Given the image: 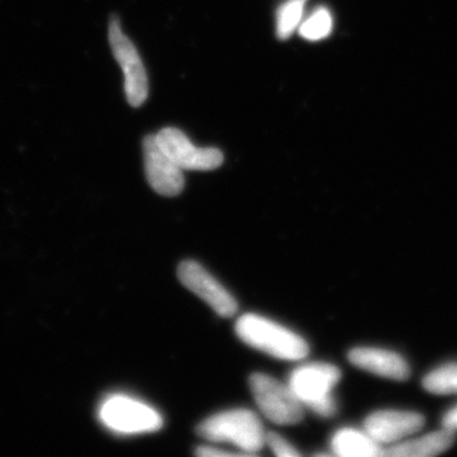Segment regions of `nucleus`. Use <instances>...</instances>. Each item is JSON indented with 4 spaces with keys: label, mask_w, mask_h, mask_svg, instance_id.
Listing matches in <instances>:
<instances>
[{
    "label": "nucleus",
    "mask_w": 457,
    "mask_h": 457,
    "mask_svg": "<svg viewBox=\"0 0 457 457\" xmlns=\"http://www.w3.org/2000/svg\"><path fill=\"white\" fill-rule=\"evenodd\" d=\"M236 332L246 345L276 359L297 361L309 353L308 343L302 337L260 315L245 314L237 319Z\"/></svg>",
    "instance_id": "nucleus-1"
},
{
    "label": "nucleus",
    "mask_w": 457,
    "mask_h": 457,
    "mask_svg": "<svg viewBox=\"0 0 457 457\" xmlns=\"http://www.w3.org/2000/svg\"><path fill=\"white\" fill-rule=\"evenodd\" d=\"M196 432L209 441L231 442L251 455L266 444L260 418L248 409H233L209 417L197 426Z\"/></svg>",
    "instance_id": "nucleus-2"
},
{
    "label": "nucleus",
    "mask_w": 457,
    "mask_h": 457,
    "mask_svg": "<svg viewBox=\"0 0 457 457\" xmlns=\"http://www.w3.org/2000/svg\"><path fill=\"white\" fill-rule=\"evenodd\" d=\"M341 371L329 363H306L294 370L288 386L306 407L321 417H332L337 407L332 390Z\"/></svg>",
    "instance_id": "nucleus-3"
},
{
    "label": "nucleus",
    "mask_w": 457,
    "mask_h": 457,
    "mask_svg": "<svg viewBox=\"0 0 457 457\" xmlns=\"http://www.w3.org/2000/svg\"><path fill=\"white\" fill-rule=\"evenodd\" d=\"M252 393L262 413L278 425L302 422L303 404L290 386L269 375L253 374L249 378Z\"/></svg>",
    "instance_id": "nucleus-4"
},
{
    "label": "nucleus",
    "mask_w": 457,
    "mask_h": 457,
    "mask_svg": "<svg viewBox=\"0 0 457 457\" xmlns=\"http://www.w3.org/2000/svg\"><path fill=\"white\" fill-rule=\"evenodd\" d=\"M108 40L116 62L121 66L125 77V93L132 107L143 106L149 95V82L145 66L135 45L123 33L120 21L116 17L111 20L108 27Z\"/></svg>",
    "instance_id": "nucleus-5"
},
{
    "label": "nucleus",
    "mask_w": 457,
    "mask_h": 457,
    "mask_svg": "<svg viewBox=\"0 0 457 457\" xmlns=\"http://www.w3.org/2000/svg\"><path fill=\"white\" fill-rule=\"evenodd\" d=\"M99 417L107 428L122 435L154 432L163 425L161 414L154 408L121 395L104 400Z\"/></svg>",
    "instance_id": "nucleus-6"
},
{
    "label": "nucleus",
    "mask_w": 457,
    "mask_h": 457,
    "mask_svg": "<svg viewBox=\"0 0 457 457\" xmlns=\"http://www.w3.org/2000/svg\"><path fill=\"white\" fill-rule=\"evenodd\" d=\"M159 145L183 170H213L220 167L224 155L215 147H197L185 132L165 128L155 135Z\"/></svg>",
    "instance_id": "nucleus-7"
},
{
    "label": "nucleus",
    "mask_w": 457,
    "mask_h": 457,
    "mask_svg": "<svg viewBox=\"0 0 457 457\" xmlns=\"http://www.w3.org/2000/svg\"><path fill=\"white\" fill-rule=\"evenodd\" d=\"M177 273L182 285L196 294L204 303H209L220 317L230 318L237 314L236 299L200 263L195 261H183Z\"/></svg>",
    "instance_id": "nucleus-8"
},
{
    "label": "nucleus",
    "mask_w": 457,
    "mask_h": 457,
    "mask_svg": "<svg viewBox=\"0 0 457 457\" xmlns=\"http://www.w3.org/2000/svg\"><path fill=\"white\" fill-rule=\"evenodd\" d=\"M143 149L150 187L162 196L173 197L179 195L185 188L183 170L162 149L155 135H147L144 139Z\"/></svg>",
    "instance_id": "nucleus-9"
},
{
    "label": "nucleus",
    "mask_w": 457,
    "mask_h": 457,
    "mask_svg": "<svg viewBox=\"0 0 457 457\" xmlns=\"http://www.w3.org/2000/svg\"><path fill=\"white\" fill-rule=\"evenodd\" d=\"M425 418L416 411H375L365 420V432L378 444H392L420 431Z\"/></svg>",
    "instance_id": "nucleus-10"
},
{
    "label": "nucleus",
    "mask_w": 457,
    "mask_h": 457,
    "mask_svg": "<svg viewBox=\"0 0 457 457\" xmlns=\"http://www.w3.org/2000/svg\"><path fill=\"white\" fill-rule=\"evenodd\" d=\"M348 360L356 368L366 370L372 374L393 378V380H407L409 378L408 363L395 352L380 350V348H353L348 353Z\"/></svg>",
    "instance_id": "nucleus-11"
},
{
    "label": "nucleus",
    "mask_w": 457,
    "mask_h": 457,
    "mask_svg": "<svg viewBox=\"0 0 457 457\" xmlns=\"http://www.w3.org/2000/svg\"><path fill=\"white\" fill-rule=\"evenodd\" d=\"M453 440H455L453 431L444 428L441 431L428 433L417 440L402 442L396 446L390 447L389 450H384L383 456L428 457L440 455L453 446Z\"/></svg>",
    "instance_id": "nucleus-12"
},
{
    "label": "nucleus",
    "mask_w": 457,
    "mask_h": 457,
    "mask_svg": "<svg viewBox=\"0 0 457 457\" xmlns=\"http://www.w3.org/2000/svg\"><path fill=\"white\" fill-rule=\"evenodd\" d=\"M336 455L343 457H375L383 456L384 450L380 444L366 432L357 429L343 428L336 433L332 440Z\"/></svg>",
    "instance_id": "nucleus-13"
},
{
    "label": "nucleus",
    "mask_w": 457,
    "mask_h": 457,
    "mask_svg": "<svg viewBox=\"0 0 457 457\" xmlns=\"http://www.w3.org/2000/svg\"><path fill=\"white\" fill-rule=\"evenodd\" d=\"M306 0H288L279 7L276 33L279 40H287L299 26L303 14Z\"/></svg>",
    "instance_id": "nucleus-14"
},
{
    "label": "nucleus",
    "mask_w": 457,
    "mask_h": 457,
    "mask_svg": "<svg viewBox=\"0 0 457 457\" xmlns=\"http://www.w3.org/2000/svg\"><path fill=\"white\" fill-rule=\"evenodd\" d=\"M423 386L433 394L457 393V363L436 369L426 376Z\"/></svg>",
    "instance_id": "nucleus-15"
},
{
    "label": "nucleus",
    "mask_w": 457,
    "mask_h": 457,
    "mask_svg": "<svg viewBox=\"0 0 457 457\" xmlns=\"http://www.w3.org/2000/svg\"><path fill=\"white\" fill-rule=\"evenodd\" d=\"M332 14L326 8L318 9L300 26V35L305 40L319 41L328 37L332 32Z\"/></svg>",
    "instance_id": "nucleus-16"
},
{
    "label": "nucleus",
    "mask_w": 457,
    "mask_h": 457,
    "mask_svg": "<svg viewBox=\"0 0 457 457\" xmlns=\"http://www.w3.org/2000/svg\"><path fill=\"white\" fill-rule=\"evenodd\" d=\"M266 442L275 455L279 457L300 456V453L294 449L293 445L288 444L278 433L270 432L266 435Z\"/></svg>",
    "instance_id": "nucleus-17"
},
{
    "label": "nucleus",
    "mask_w": 457,
    "mask_h": 457,
    "mask_svg": "<svg viewBox=\"0 0 457 457\" xmlns=\"http://www.w3.org/2000/svg\"><path fill=\"white\" fill-rule=\"evenodd\" d=\"M196 455L201 457H218V456H253L251 453H228V451L213 449V447H198Z\"/></svg>",
    "instance_id": "nucleus-18"
},
{
    "label": "nucleus",
    "mask_w": 457,
    "mask_h": 457,
    "mask_svg": "<svg viewBox=\"0 0 457 457\" xmlns=\"http://www.w3.org/2000/svg\"><path fill=\"white\" fill-rule=\"evenodd\" d=\"M444 427L450 429V431H457V405L455 408L451 409L449 413L445 416Z\"/></svg>",
    "instance_id": "nucleus-19"
}]
</instances>
